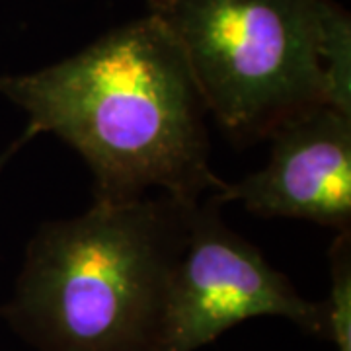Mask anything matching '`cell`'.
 <instances>
[{
    "instance_id": "cell-1",
    "label": "cell",
    "mask_w": 351,
    "mask_h": 351,
    "mask_svg": "<svg viewBox=\"0 0 351 351\" xmlns=\"http://www.w3.org/2000/svg\"><path fill=\"white\" fill-rule=\"evenodd\" d=\"M0 94L27 129L75 149L92 174L94 203L149 195L201 201L225 182L211 170L209 110L184 51L147 14L59 63L0 76Z\"/></svg>"
},
{
    "instance_id": "cell-2",
    "label": "cell",
    "mask_w": 351,
    "mask_h": 351,
    "mask_svg": "<svg viewBox=\"0 0 351 351\" xmlns=\"http://www.w3.org/2000/svg\"><path fill=\"white\" fill-rule=\"evenodd\" d=\"M195 203L145 195L45 223L0 316L36 351H160Z\"/></svg>"
},
{
    "instance_id": "cell-3",
    "label": "cell",
    "mask_w": 351,
    "mask_h": 351,
    "mask_svg": "<svg viewBox=\"0 0 351 351\" xmlns=\"http://www.w3.org/2000/svg\"><path fill=\"white\" fill-rule=\"evenodd\" d=\"M188 59L209 115L239 145L326 106L334 0H147Z\"/></svg>"
},
{
    "instance_id": "cell-4",
    "label": "cell",
    "mask_w": 351,
    "mask_h": 351,
    "mask_svg": "<svg viewBox=\"0 0 351 351\" xmlns=\"http://www.w3.org/2000/svg\"><path fill=\"white\" fill-rule=\"evenodd\" d=\"M258 316L326 338L324 301L302 297L258 246L230 230L213 195L197 201L170 283L160 351H197Z\"/></svg>"
},
{
    "instance_id": "cell-5",
    "label": "cell",
    "mask_w": 351,
    "mask_h": 351,
    "mask_svg": "<svg viewBox=\"0 0 351 351\" xmlns=\"http://www.w3.org/2000/svg\"><path fill=\"white\" fill-rule=\"evenodd\" d=\"M267 164L213 193L263 219H302L351 230V115L318 106L267 137Z\"/></svg>"
},
{
    "instance_id": "cell-6",
    "label": "cell",
    "mask_w": 351,
    "mask_h": 351,
    "mask_svg": "<svg viewBox=\"0 0 351 351\" xmlns=\"http://www.w3.org/2000/svg\"><path fill=\"white\" fill-rule=\"evenodd\" d=\"M330 295L326 304V339L336 351H351V230H339L328 250Z\"/></svg>"
},
{
    "instance_id": "cell-7",
    "label": "cell",
    "mask_w": 351,
    "mask_h": 351,
    "mask_svg": "<svg viewBox=\"0 0 351 351\" xmlns=\"http://www.w3.org/2000/svg\"><path fill=\"white\" fill-rule=\"evenodd\" d=\"M34 137H36V135H34V133H32V131H29V129L25 127L24 133H22L20 137L16 138V141H14L12 145H10V147H8L6 151L0 152V172L4 170V166H6V164L10 162V158H12L14 154L20 151V149L24 147L25 143H27V141H32V138H34Z\"/></svg>"
}]
</instances>
